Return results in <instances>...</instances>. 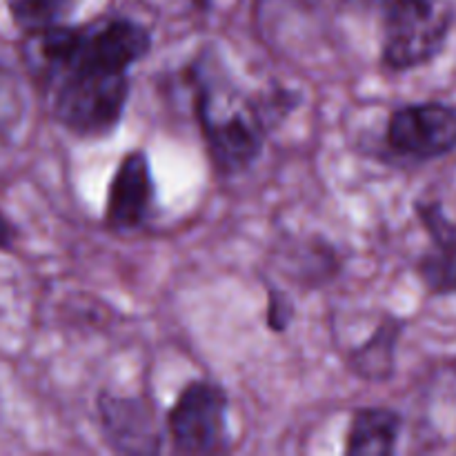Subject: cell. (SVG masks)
Returning a JSON list of instances; mask_svg holds the SVG:
<instances>
[{
	"label": "cell",
	"mask_w": 456,
	"mask_h": 456,
	"mask_svg": "<svg viewBox=\"0 0 456 456\" xmlns=\"http://www.w3.org/2000/svg\"><path fill=\"white\" fill-rule=\"evenodd\" d=\"M4 3L13 25L22 34H34L71 22L83 0H4Z\"/></svg>",
	"instance_id": "obj_12"
},
{
	"label": "cell",
	"mask_w": 456,
	"mask_h": 456,
	"mask_svg": "<svg viewBox=\"0 0 456 456\" xmlns=\"http://www.w3.org/2000/svg\"><path fill=\"white\" fill-rule=\"evenodd\" d=\"M27 116V96L20 78L0 65V145L13 141Z\"/></svg>",
	"instance_id": "obj_13"
},
{
	"label": "cell",
	"mask_w": 456,
	"mask_h": 456,
	"mask_svg": "<svg viewBox=\"0 0 456 456\" xmlns=\"http://www.w3.org/2000/svg\"><path fill=\"white\" fill-rule=\"evenodd\" d=\"M16 227H13V223L9 221L7 216H4L3 212H0V248L9 249L13 248V243H16Z\"/></svg>",
	"instance_id": "obj_15"
},
{
	"label": "cell",
	"mask_w": 456,
	"mask_h": 456,
	"mask_svg": "<svg viewBox=\"0 0 456 456\" xmlns=\"http://www.w3.org/2000/svg\"><path fill=\"white\" fill-rule=\"evenodd\" d=\"M230 396L212 379H191L165 414V430L176 454L208 456L230 448Z\"/></svg>",
	"instance_id": "obj_5"
},
{
	"label": "cell",
	"mask_w": 456,
	"mask_h": 456,
	"mask_svg": "<svg viewBox=\"0 0 456 456\" xmlns=\"http://www.w3.org/2000/svg\"><path fill=\"white\" fill-rule=\"evenodd\" d=\"M154 47V36L141 20L105 13L80 25L22 34L20 58L40 89L69 69H105L129 74Z\"/></svg>",
	"instance_id": "obj_2"
},
{
	"label": "cell",
	"mask_w": 456,
	"mask_h": 456,
	"mask_svg": "<svg viewBox=\"0 0 456 456\" xmlns=\"http://www.w3.org/2000/svg\"><path fill=\"white\" fill-rule=\"evenodd\" d=\"M386 147L408 163L450 156L456 151V105L423 101L396 107L386 125Z\"/></svg>",
	"instance_id": "obj_6"
},
{
	"label": "cell",
	"mask_w": 456,
	"mask_h": 456,
	"mask_svg": "<svg viewBox=\"0 0 456 456\" xmlns=\"http://www.w3.org/2000/svg\"><path fill=\"white\" fill-rule=\"evenodd\" d=\"M96 414L102 441L116 454L154 456L165 450V419L159 405L142 395H114L101 390Z\"/></svg>",
	"instance_id": "obj_7"
},
{
	"label": "cell",
	"mask_w": 456,
	"mask_h": 456,
	"mask_svg": "<svg viewBox=\"0 0 456 456\" xmlns=\"http://www.w3.org/2000/svg\"><path fill=\"white\" fill-rule=\"evenodd\" d=\"M405 319L383 316L381 323L363 343L347 352V368L356 379L368 383H387L396 372V350L405 332Z\"/></svg>",
	"instance_id": "obj_11"
},
{
	"label": "cell",
	"mask_w": 456,
	"mask_h": 456,
	"mask_svg": "<svg viewBox=\"0 0 456 456\" xmlns=\"http://www.w3.org/2000/svg\"><path fill=\"white\" fill-rule=\"evenodd\" d=\"M417 212L432 236V248L414 263L419 281L430 297L456 294V230L445 221L439 205L419 203Z\"/></svg>",
	"instance_id": "obj_9"
},
{
	"label": "cell",
	"mask_w": 456,
	"mask_h": 456,
	"mask_svg": "<svg viewBox=\"0 0 456 456\" xmlns=\"http://www.w3.org/2000/svg\"><path fill=\"white\" fill-rule=\"evenodd\" d=\"M381 25V65L392 74L421 69L444 53L456 20L452 0H341Z\"/></svg>",
	"instance_id": "obj_3"
},
{
	"label": "cell",
	"mask_w": 456,
	"mask_h": 456,
	"mask_svg": "<svg viewBox=\"0 0 456 456\" xmlns=\"http://www.w3.org/2000/svg\"><path fill=\"white\" fill-rule=\"evenodd\" d=\"M53 120L78 138H107L123 120L132 80L125 71L71 69L43 89Z\"/></svg>",
	"instance_id": "obj_4"
},
{
	"label": "cell",
	"mask_w": 456,
	"mask_h": 456,
	"mask_svg": "<svg viewBox=\"0 0 456 456\" xmlns=\"http://www.w3.org/2000/svg\"><path fill=\"white\" fill-rule=\"evenodd\" d=\"M265 323L274 334H283L294 321V303L292 298L279 289H267V310Z\"/></svg>",
	"instance_id": "obj_14"
},
{
	"label": "cell",
	"mask_w": 456,
	"mask_h": 456,
	"mask_svg": "<svg viewBox=\"0 0 456 456\" xmlns=\"http://www.w3.org/2000/svg\"><path fill=\"white\" fill-rule=\"evenodd\" d=\"M196 125L208 159L218 176H239L261 159L267 134L298 105V94L276 87L252 94L223 65L214 49H205L187 67Z\"/></svg>",
	"instance_id": "obj_1"
},
{
	"label": "cell",
	"mask_w": 456,
	"mask_h": 456,
	"mask_svg": "<svg viewBox=\"0 0 456 456\" xmlns=\"http://www.w3.org/2000/svg\"><path fill=\"white\" fill-rule=\"evenodd\" d=\"M403 414L387 405H365L352 412L343 452L347 456H390L396 452Z\"/></svg>",
	"instance_id": "obj_10"
},
{
	"label": "cell",
	"mask_w": 456,
	"mask_h": 456,
	"mask_svg": "<svg viewBox=\"0 0 456 456\" xmlns=\"http://www.w3.org/2000/svg\"><path fill=\"white\" fill-rule=\"evenodd\" d=\"M187 4H191V7H194L196 12L208 13V12H212L214 0H187Z\"/></svg>",
	"instance_id": "obj_16"
},
{
	"label": "cell",
	"mask_w": 456,
	"mask_h": 456,
	"mask_svg": "<svg viewBox=\"0 0 456 456\" xmlns=\"http://www.w3.org/2000/svg\"><path fill=\"white\" fill-rule=\"evenodd\" d=\"M156 181L145 150H129L116 165L105 196L102 221L111 232L141 230L154 214Z\"/></svg>",
	"instance_id": "obj_8"
}]
</instances>
